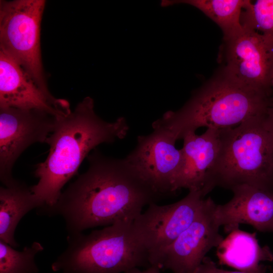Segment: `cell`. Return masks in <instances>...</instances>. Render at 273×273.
Returning <instances> with one entry per match:
<instances>
[{"instance_id":"obj_7","label":"cell","mask_w":273,"mask_h":273,"mask_svg":"<svg viewBox=\"0 0 273 273\" xmlns=\"http://www.w3.org/2000/svg\"><path fill=\"white\" fill-rule=\"evenodd\" d=\"M182 199L168 205L152 203L133 221L137 235L147 251L150 266L160 254L195 220L205 200L199 190L189 191Z\"/></svg>"},{"instance_id":"obj_17","label":"cell","mask_w":273,"mask_h":273,"mask_svg":"<svg viewBox=\"0 0 273 273\" xmlns=\"http://www.w3.org/2000/svg\"><path fill=\"white\" fill-rule=\"evenodd\" d=\"M249 0H189L181 3L191 5L202 11L222 30L223 38L235 35L242 28L241 16Z\"/></svg>"},{"instance_id":"obj_4","label":"cell","mask_w":273,"mask_h":273,"mask_svg":"<svg viewBox=\"0 0 273 273\" xmlns=\"http://www.w3.org/2000/svg\"><path fill=\"white\" fill-rule=\"evenodd\" d=\"M265 115L219 129V149L202 191L205 196L217 186L231 190L248 185L273 191V146Z\"/></svg>"},{"instance_id":"obj_21","label":"cell","mask_w":273,"mask_h":273,"mask_svg":"<svg viewBox=\"0 0 273 273\" xmlns=\"http://www.w3.org/2000/svg\"><path fill=\"white\" fill-rule=\"evenodd\" d=\"M264 120L266 126L270 134L273 146V93L269 99Z\"/></svg>"},{"instance_id":"obj_22","label":"cell","mask_w":273,"mask_h":273,"mask_svg":"<svg viewBox=\"0 0 273 273\" xmlns=\"http://www.w3.org/2000/svg\"><path fill=\"white\" fill-rule=\"evenodd\" d=\"M160 270L157 266H151L143 270H141L138 267L133 268L124 273H160Z\"/></svg>"},{"instance_id":"obj_16","label":"cell","mask_w":273,"mask_h":273,"mask_svg":"<svg viewBox=\"0 0 273 273\" xmlns=\"http://www.w3.org/2000/svg\"><path fill=\"white\" fill-rule=\"evenodd\" d=\"M217 248L219 262L237 270H255L262 261L273 260V254L268 247L259 245L255 233L239 229L231 232Z\"/></svg>"},{"instance_id":"obj_23","label":"cell","mask_w":273,"mask_h":273,"mask_svg":"<svg viewBox=\"0 0 273 273\" xmlns=\"http://www.w3.org/2000/svg\"><path fill=\"white\" fill-rule=\"evenodd\" d=\"M272 273H273V271L271 270Z\"/></svg>"},{"instance_id":"obj_9","label":"cell","mask_w":273,"mask_h":273,"mask_svg":"<svg viewBox=\"0 0 273 273\" xmlns=\"http://www.w3.org/2000/svg\"><path fill=\"white\" fill-rule=\"evenodd\" d=\"M59 116L39 110L0 107V179L4 186L16 180L12 170L21 153L34 143H46Z\"/></svg>"},{"instance_id":"obj_3","label":"cell","mask_w":273,"mask_h":273,"mask_svg":"<svg viewBox=\"0 0 273 273\" xmlns=\"http://www.w3.org/2000/svg\"><path fill=\"white\" fill-rule=\"evenodd\" d=\"M271 96L242 83L221 68L181 108L166 112L152 127L165 129L176 141L201 127H233L264 115Z\"/></svg>"},{"instance_id":"obj_11","label":"cell","mask_w":273,"mask_h":273,"mask_svg":"<svg viewBox=\"0 0 273 273\" xmlns=\"http://www.w3.org/2000/svg\"><path fill=\"white\" fill-rule=\"evenodd\" d=\"M216 205L211 197L205 199L195 220L160 254L153 266L173 273H192L208 252L223 241L215 215Z\"/></svg>"},{"instance_id":"obj_1","label":"cell","mask_w":273,"mask_h":273,"mask_svg":"<svg viewBox=\"0 0 273 273\" xmlns=\"http://www.w3.org/2000/svg\"><path fill=\"white\" fill-rule=\"evenodd\" d=\"M87 160V170L55 204L36 209L39 215L62 216L68 234L133 221L145 206L158 199L124 158L107 157L95 149Z\"/></svg>"},{"instance_id":"obj_2","label":"cell","mask_w":273,"mask_h":273,"mask_svg":"<svg viewBox=\"0 0 273 273\" xmlns=\"http://www.w3.org/2000/svg\"><path fill=\"white\" fill-rule=\"evenodd\" d=\"M129 126L123 117L112 122L100 117L92 98L85 97L73 111L58 117L57 125L46 143L50 146L47 159L37 165L38 183L30 187L44 207L55 204L61 190L77 172L84 159L96 147L123 139Z\"/></svg>"},{"instance_id":"obj_12","label":"cell","mask_w":273,"mask_h":273,"mask_svg":"<svg viewBox=\"0 0 273 273\" xmlns=\"http://www.w3.org/2000/svg\"><path fill=\"white\" fill-rule=\"evenodd\" d=\"M0 107L39 110L57 116L70 111L66 100L50 99L23 68L1 49Z\"/></svg>"},{"instance_id":"obj_6","label":"cell","mask_w":273,"mask_h":273,"mask_svg":"<svg viewBox=\"0 0 273 273\" xmlns=\"http://www.w3.org/2000/svg\"><path fill=\"white\" fill-rule=\"evenodd\" d=\"M43 0L1 1L0 49L10 55L43 93L56 101L45 80L40 51Z\"/></svg>"},{"instance_id":"obj_19","label":"cell","mask_w":273,"mask_h":273,"mask_svg":"<svg viewBox=\"0 0 273 273\" xmlns=\"http://www.w3.org/2000/svg\"><path fill=\"white\" fill-rule=\"evenodd\" d=\"M241 23L261 35L273 48V0L250 1L242 10Z\"/></svg>"},{"instance_id":"obj_8","label":"cell","mask_w":273,"mask_h":273,"mask_svg":"<svg viewBox=\"0 0 273 273\" xmlns=\"http://www.w3.org/2000/svg\"><path fill=\"white\" fill-rule=\"evenodd\" d=\"M242 30L223 38L222 69L242 83L269 95L273 93V48L254 30Z\"/></svg>"},{"instance_id":"obj_15","label":"cell","mask_w":273,"mask_h":273,"mask_svg":"<svg viewBox=\"0 0 273 273\" xmlns=\"http://www.w3.org/2000/svg\"><path fill=\"white\" fill-rule=\"evenodd\" d=\"M44 205L32 193L30 187L16 180L0 188V240L14 248L19 247L15 232L20 220L32 209Z\"/></svg>"},{"instance_id":"obj_13","label":"cell","mask_w":273,"mask_h":273,"mask_svg":"<svg viewBox=\"0 0 273 273\" xmlns=\"http://www.w3.org/2000/svg\"><path fill=\"white\" fill-rule=\"evenodd\" d=\"M231 190L232 199L215 208L217 220L224 231L230 233L247 224L260 232L273 233V191L248 185Z\"/></svg>"},{"instance_id":"obj_10","label":"cell","mask_w":273,"mask_h":273,"mask_svg":"<svg viewBox=\"0 0 273 273\" xmlns=\"http://www.w3.org/2000/svg\"><path fill=\"white\" fill-rule=\"evenodd\" d=\"M139 135L134 149L124 158L158 199L173 194L172 185L183 160L181 150L166 130L153 127Z\"/></svg>"},{"instance_id":"obj_20","label":"cell","mask_w":273,"mask_h":273,"mask_svg":"<svg viewBox=\"0 0 273 273\" xmlns=\"http://www.w3.org/2000/svg\"><path fill=\"white\" fill-rule=\"evenodd\" d=\"M266 267L261 264L256 269L250 271L228 270L219 267L210 258L206 257L192 273H266Z\"/></svg>"},{"instance_id":"obj_5","label":"cell","mask_w":273,"mask_h":273,"mask_svg":"<svg viewBox=\"0 0 273 273\" xmlns=\"http://www.w3.org/2000/svg\"><path fill=\"white\" fill-rule=\"evenodd\" d=\"M133 221H121L85 235L68 234L67 247L52 265L62 273H121L151 266Z\"/></svg>"},{"instance_id":"obj_14","label":"cell","mask_w":273,"mask_h":273,"mask_svg":"<svg viewBox=\"0 0 273 273\" xmlns=\"http://www.w3.org/2000/svg\"><path fill=\"white\" fill-rule=\"evenodd\" d=\"M183 139V160L173 183L172 192L181 189L202 192L218 155L219 129L207 128L201 135L190 132Z\"/></svg>"},{"instance_id":"obj_18","label":"cell","mask_w":273,"mask_h":273,"mask_svg":"<svg viewBox=\"0 0 273 273\" xmlns=\"http://www.w3.org/2000/svg\"><path fill=\"white\" fill-rule=\"evenodd\" d=\"M43 250L40 243L34 242L19 251L0 240V273H37L35 257Z\"/></svg>"}]
</instances>
